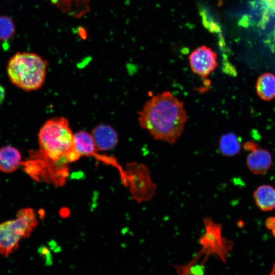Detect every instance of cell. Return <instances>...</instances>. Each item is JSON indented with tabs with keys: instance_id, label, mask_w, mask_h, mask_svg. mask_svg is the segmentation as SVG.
<instances>
[{
	"instance_id": "e0dca14e",
	"label": "cell",
	"mask_w": 275,
	"mask_h": 275,
	"mask_svg": "<svg viewBox=\"0 0 275 275\" xmlns=\"http://www.w3.org/2000/svg\"><path fill=\"white\" fill-rule=\"evenodd\" d=\"M260 3L263 15L275 14V0H260Z\"/></svg>"
},
{
	"instance_id": "52a82bcc",
	"label": "cell",
	"mask_w": 275,
	"mask_h": 275,
	"mask_svg": "<svg viewBox=\"0 0 275 275\" xmlns=\"http://www.w3.org/2000/svg\"><path fill=\"white\" fill-rule=\"evenodd\" d=\"M189 62L192 71L203 78L209 76L218 65L216 54L205 45L199 46L192 51Z\"/></svg>"
},
{
	"instance_id": "7c38bea8",
	"label": "cell",
	"mask_w": 275,
	"mask_h": 275,
	"mask_svg": "<svg viewBox=\"0 0 275 275\" xmlns=\"http://www.w3.org/2000/svg\"><path fill=\"white\" fill-rule=\"evenodd\" d=\"M257 206L262 211H270L275 208V188L270 185L258 187L253 194Z\"/></svg>"
},
{
	"instance_id": "44dd1931",
	"label": "cell",
	"mask_w": 275,
	"mask_h": 275,
	"mask_svg": "<svg viewBox=\"0 0 275 275\" xmlns=\"http://www.w3.org/2000/svg\"><path fill=\"white\" fill-rule=\"evenodd\" d=\"M5 88L0 85V105L4 101L5 98Z\"/></svg>"
},
{
	"instance_id": "7a4b0ae2",
	"label": "cell",
	"mask_w": 275,
	"mask_h": 275,
	"mask_svg": "<svg viewBox=\"0 0 275 275\" xmlns=\"http://www.w3.org/2000/svg\"><path fill=\"white\" fill-rule=\"evenodd\" d=\"M139 124L155 140L174 144L182 135L187 120L183 103L169 91L149 99L139 112Z\"/></svg>"
},
{
	"instance_id": "4fadbf2b",
	"label": "cell",
	"mask_w": 275,
	"mask_h": 275,
	"mask_svg": "<svg viewBox=\"0 0 275 275\" xmlns=\"http://www.w3.org/2000/svg\"><path fill=\"white\" fill-rule=\"evenodd\" d=\"M73 147L80 156H95L97 151L91 133L80 131L74 133Z\"/></svg>"
},
{
	"instance_id": "d6986e66",
	"label": "cell",
	"mask_w": 275,
	"mask_h": 275,
	"mask_svg": "<svg viewBox=\"0 0 275 275\" xmlns=\"http://www.w3.org/2000/svg\"><path fill=\"white\" fill-rule=\"evenodd\" d=\"M268 41L269 42L268 44L270 48L272 49L275 50V29L271 35L270 39H268Z\"/></svg>"
},
{
	"instance_id": "5bb4252c",
	"label": "cell",
	"mask_w": 275,
	"mask_h": 275,
	"mask_svg": "<svg viewBox=\"0 0 275 275\" xmlns=\"http://www.w3.org/2000/svg\"><path fill=\"white\" fill-rule=\"evenodd\" d=\"M256 91L263 100H270L275 98V75L270 73L260 75L257 81Z\"/></svg>"
},
{
	"instance_id": "9a60e30c",
	"label": "cell",
	"mask_w": 275,
	"mask_h": 275,
	"mask_svg": "<svg viewBox=\"0 0 275 275\" xmlns=\"http://www.w3.org/2000/svg\"><path fill=\"white\" fill-rule=\"evenodd\" d=\"M220 152L225 156H233L240 151L241 144L237 136L233 133L223 135L219 141Z\"/></svg>"
},
{
	"instance_id": "8992f818",
	"label": "cell",
	"mask_w": 275,
	"mask_h": 275,
	"mask_svg": "<svg viewBox=\"0 0 275 275\" xmlns=\"http://www.w3.org/2000/svg\"><path fill=\"white\" fill-rule=\"evenodd\" d=\"M125 173L127 184L129 183L132 197L139 202L148 201L156 194L157 186L152 180L145 165L131 162L127 164Z\"/></svg>"
},
{
	"instance_id": "277c9868",
	"label": "cell",
	"mask_w": 275,
	"mask_h": 275,
	"mask_svg": "<svg viewBox=\"0 0 275 275\" xmlns=\"http://www.w3.org/2000/svg\"><path fill=\"white\" fill-rule=\"evenodd\" d=\"M37 225L36 214L30 208L19 210L15 219L0 224V255L8 257L15 251L20 241L29 237Z\"/></svg>"
},
{
	"instance_id": "30bf717a",
	"label": "cell",
	"mask_w": 275,
	"mask_h": 275,
	"mask_svg": "<svg viewBox=\"0 0 275 275\" xmlns=\"http://www.w3.org/2000/svg\"><path fill=\"white\" fill-rule=\"evenodd\" d=\"M66 14L76 18L82 17L90 11L89 0H50Z\"/></svg>"
},
{
	"instance_id": "7402d4cb",
	"label": "cell",
	"mask_w": 275,
	"mask_h": 275,
	"mask_svg": "<svg viewBox=\"0 0 275 275\" xmlns=\"http://www.w3.org/2000/svg\"><path fill=\"white\" fill-rule=\"evenodd\" d=\"M272 231V234L275 237V229H273Z\"/></svg>"
},
{
	"instance_id": "8fae6325",
	"label": "cell",
	"mask_w": 275,
	"mask_h": 275,
	"mask_svg": "<svg viewBox=\"0 0 275 275\" xmlns=\"http://www.w3.org/2000/svg\"><path fill=\"white\" fill-rule=\"evenodd\" d=\"M19 151L11 146L0 148V170L9 173L16 170L21 163Z\"/></svg>"
},
{
	"instance_id": "6da1fadb",
	"label": "cell",
	"mask_w": 275,
	"mask_h": 275,
	"mask_svg": "<svg viewBox=\"0 0 275 275\" xmlns=\"http://www.w3.org/2000/svg\"><path fill=\"white\" fill-rule=\"evenodd\" d=\"M73 135L66 118L46 121L39 132L38 149L30 151L28 158L21 162L23 171L37 181L57 180L63 171L68 170L66 154L73 147Z\"/></svg>"
},
{
	"instance_id": "2e32d148",
	"label": "cell",
	"mask_w": 275,
	"mask_h": 275,
	"mask_svg": "<svg viewBox=\"0 0 275 275\" xmlns=\"http://www.w3.org/2000/svg\"><path fill=\"white\" fill-rule=\"evenodd\" d=\"M15 30L11 18L6 15H0V41L11 39L14 35Z\"/></svg>"
},
{
	"instance_id": "9c48e42d",
	"label": "cell",
	"mask_w": 275,
	"mask_h": 275,
	"mask_svg": "<svg viewBox=\"0 0 275 275\" xmlns=\"http://www.w3.org/2000/svg\"><path fill=\"white\" fill-rule=\"evenodd\" d=\"M91 134L97 151H108L113 149L118 144V135L116 130L107 124L95 126Z\"/></svg>"
},
{
	"instance_id": "5b68a950",
	"label": "cell",
	"mask_w": 275,
	"mask_h": 275,
	"mask_svg": "<svg viewBox=\"0 0 275 275\" xmlns=\"http://www.w3.org/2000/svg\"><path fill=\"white\" fill-rule=\"evenodd\" d=\"M204 232L199 242L201 249L195 255L206 264L210 257H215L225 263L234 247L233 242L223 235L222 225L211 217L203 218Z\"/></svg>"
},
{
	"instance_id": "ba28073f",
	"label": "cell",
	"mask_w": 275,
	"mask_h": 275,
	"mask_svg": "<svg viewBox=\"0 0 275 275\" xmlns=\"http://www.w3.org/2000/svg\"><path fill=\"white\" fill-rule=\"evenodd\" d=\"M244 149L250 152L246 158V164L250 170L257 175L266 173L272 164L270 153L250 142L244 145Z\"/></svg>"
},
{
	"instance_id": "3957f363",
	"label": "cell",
	"mask_w": 275,
	"mask_h": 275,
	"mask_svg": "<svg viewBox=\"0 0 275 275\" xmlns=\"http://www.w3.org/2000/svg\"><path fill=\"white\" fill-rule=\"evenodd\" d=\"M48 62L37 53L18 52L9 60L7 67L11 82L27 91L40 88L46 77Z\"/></svg>"
},
{
	"instance_id": "ffe728a7",
	"label": "cell",
	"mask_w": 275,
	"mask_h": 275,
	"mask_svg": "<svg viewBox=\"0 0 275 275\" xmlns=\"http://www.w3.org/2000/svg\"><path fill=\"white\" fill-rule=\"evenodd\" d=\"M69 210L65 207L62 208L60 211V214L62 217H67L69 215Z\"/></svg>"
},
{
	"instance_id": "ac0fdd59",
	"label": "cell",
	"mask_w": 275,
	"mask_h": 275,
	"mask_svg": "<svg viewBox=\"0 0 275 275\" xmlns=\"http://www.w3.org/2000/svg\"><path fill=\"white\" fill-rule=\"evenodd\" d=\"M265 226L269 230H272L275 229V216L268 217L265 221Z\"/></svg>"
}]
</instances>
